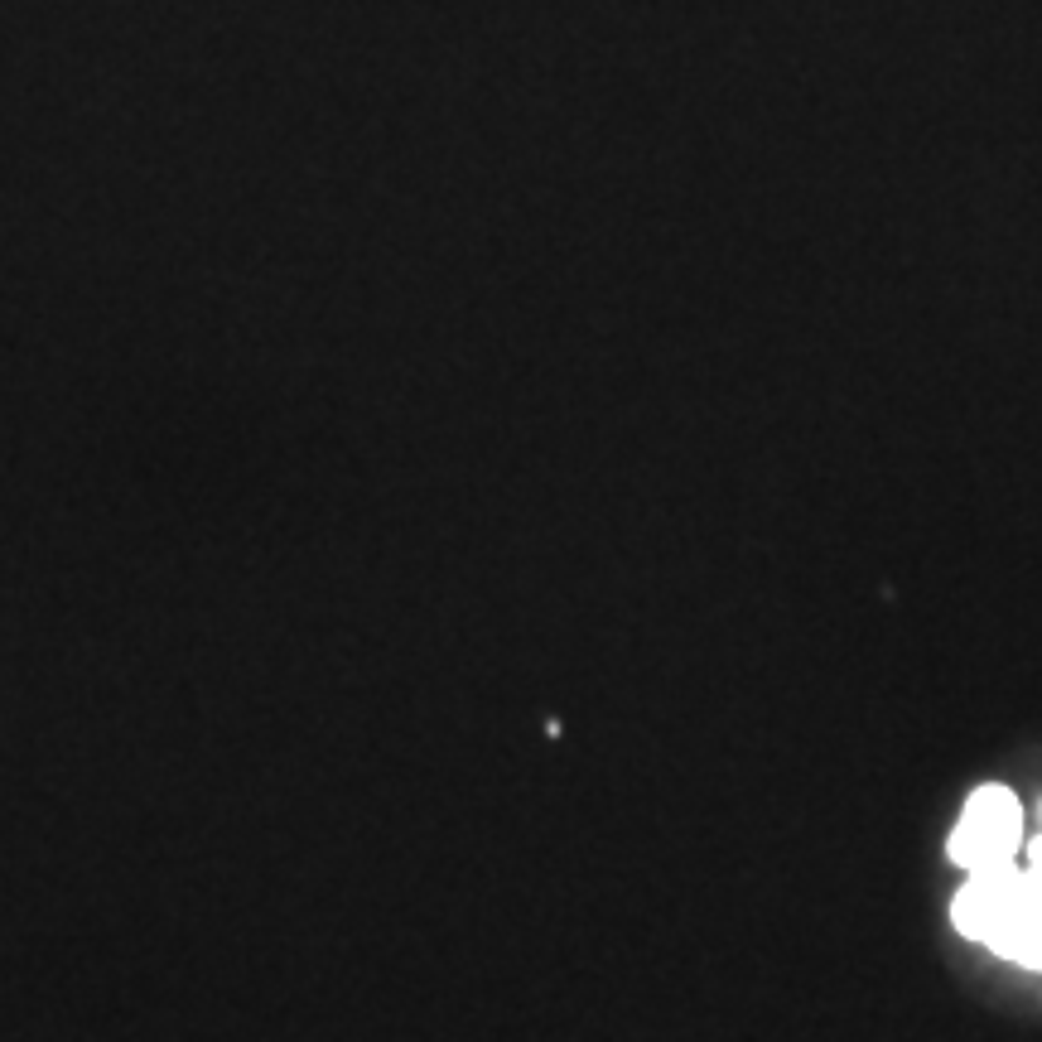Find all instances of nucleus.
<instances>
[{
	"mask_svg": "<svg viewBox=\"0 0 1042 1042\" xmlns=\"http://www.w3.org/2000/svg\"><path fill=\"white\" fill-rule=\"evenodd\" d=\"M1018 850H1023V811H1018L1014 792L980 787L960 811V825L951 835V859L965 874H975L989 864L1018 859Z\"/></svg>",
	"mask_w": 1042,
	"mask_h": 1042,
	"instance_id": "1",
	"label": "nucleus"
},
{
	"mask_svg": "<svg viewBox=\"0 0 1042 1042\" xmlns=\"http://www.w3.org/2000/svg\"><path fill=\"white\" fill-rule=\"evenodd\" d=\"M1023 869H1028V878L1042 888V830L1028 840V854H1023Z\"/></svg>",
	"mask_w": 1042,
	"mask_h": 1042,
	"instance_id": "2",
	"label": "nucleus"
}]
</instances>
